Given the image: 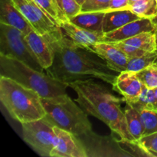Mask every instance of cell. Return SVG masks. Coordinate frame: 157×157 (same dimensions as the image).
I'll return each mask as SVG.
<instances>
[{"label":"cell","instance_id":"1","mask_svg":"<svg viewBox=\"0 0 157 157\" xmlns=\"http://www.w3.org/2000/svg\"><path fill=\"white\" fill-rule=\"evenodd\" d=\"M46 40L54 53L52 65L45 70L48 75L67 84L92 77L113 85L119 73L96 54L75 44L63 32Z\"/></svg>","mask_w":157,"mask_h":157},{"label":"cell","instance_id":"2","mask_svg":"<svg viewBox=\"0 0 157 157\" xmlns=\"http://www.w3.org/2000/svg\"><path fill=\"white\" fill-rule=\"evenodd\" d=\"M68 85L76 92L75 101L87 114L104 122L121 140L136 141L129 132L121 107L124 99L116 97L108 87L91 78L72 81Z\"/></svg>","mask_w":157,"mask_h":157},{"label":"cell","instance_id":"3","mask_svg":"<svg viewBox=\"0 0 157 157\" xmlns=\"http://www.w3.org/2000/svg\"><path fill=\"white\" fill-rule=\"evenodd\" d=\"M0 101L11 117L21 124L41 119L46 115L38 92L2 75Z\"/></svg>","mask_w":157,"mask_h":157},{"label":"cell","instance_id":"4","mask_svg":"<svg viewBox=\"0 0 157 157\" xmlns=\"http://www.w3.org/2000/svg\"><path fill=\"white\" fill-rule=\"evenodd\" d=\"M0 75L13 79L38 92L41 98L66 94L69 85L47 73L38 71L15 58L0 55Z\"/></svg>","mask_w":157,"mask_h":157},{"label":"cell","instance_id":"5","mask_svg":"<svg viewBox=\"0 0 157 157\" xmlns=\"http://www.w3.org/2000/svg\"><path fill=\"white\" fill-rule=\"evenodd\" d=\"M45 110L44 117L55 127L81 136L93 131L87 114L66 94L50 98H41Z\"/></svg>","mask_w":157,"mask_h":157},{"label":"cell","instance_id":"6","mask_svg":"<svg viewBox=\"0 0 157 157\" xmlns=\"http://www.w3.org/2000/svg\"><path fill=\"white\" fill-rule=\"evenodd\" d=\"M25 36L17 28L0 22V55L15 58L38 71H43L44 69L29 50Z\"/></svg>","mask_w":157,"mask_h":157},{"label":"cell","instance_id":"7","mask_svg":"<svg viewBox=\"0 0 157 157\" xmlns=\"http://www.w3.org/2000/svg\"><path fill=\"white\" fill-rule=\"evenodd\" d=\"M23 140L43 157H51L56 146L55 126L45 117L21 124Z\"/></svg>","mask_w":157,"mask_h":157},{"label":"cell","instance_id":"8","mask_svg":"<svg viewBox=\"0 0 157 157\" xmlns=\"http://www.w3.org/2000/svg\"><path fill=\"white\" fill-rule=\"evenodd\" d=\"M84 146L87 157H129L133 156V153L124 141L115 137L112 133L110 136H101L94 131L86 134L77 136Z\"/></svg>","mask_w":157,"mask_h":157},{"label":"cell","instance_id":"9","mask_svg":"<svg viewBox=\"0 0 157 157\" xmlns=\"http://www.w3.org/2000/svg\"><path fill=\"white\" fill-rule=\"evenodd\" d=\"M17 9L32 25L33 30L50 39L62 32L60 26L55 24L49 15L35 0H13Z\"/></svg>","mask_w":157,"mask_h":157},{"label":"cell","instance_id":"10","mask_svg":"<svg viewBox=\"0 0 157 157\" xmlns=\"http://www.w3.org/2000/svg\"><path fill=\"white\" fill-rule=\"evenodd\" d=\"M56 146L51 157H87L82 143L77 136L68 131L55 127Z\"/></svg>","mask_w":157,"mask_h":157},{"label":"cell","instance_id":"11","mask_svg":"<svg viewBox=\"0 0 157 157\" xmlns=\"http://www.w3.org/2000/svg\"><path fill=\"white\" fill-rule=\"evenodd\" d=\"M87 50L96 54L113 71L121 73L127 71L128 58L112 43L106 41L98 42L90 46Z\"/></svg>","mask_w":157,"mask_h":157},{"label":"cell","instance_id":"12","mask_svg":"<svg viewBox=\"0 0 157 157\" xmlns=\"http://www.w3.org/2000/svg\"><path fill=\"white\" fill-rule=\"evenodd\" d=\"M113 90L123 96L125 103L134 102L142 91L144 84L135 72L125 71L118 74L113 85Z\"/></svg>","mask_w":157,"mask_h":157},{"label":"cell","instance_id":"13","mask_svg":"<svg viewBox=\"0 0 157 157\" xmlns=\"http://www.w3.org/2000/svg\"><path fill=\"white\" fill-rule=\"evenodd\" d=\"M150 32H156V28L152 20L148 18H140L117 30L104 34V41L110 43L121 41L139 34Z\"/></svg>","mask_w":157,"mask_h":157},{"label":"cell","instance_id":"14","mask_svg":"<svg viewBox=\"0 0 157 157\" xmlns=\"http://www.w3.org/2000/svg\"><path fill=\"white\" fill-rule=\"evenodd\" d=\"M25 39L32 55L41 67L44 70L51 67L54 61V53L47 40L35 30H32L27 34Z\"/></svg>","mask_w":157,"mask_h":157},{"label":"cell","instance_id":"15","mask_svg":"<svg viewBox=\"0 0 157 157\" xmlns=\"http://www.w3.org/2000/svg\"><path fill=\"white\" fill-rule=\"evenodd\" d=\"M60 28L64 35L75 44L87 49L98 42L104 41V34L96 33L75 25L69 20L62 21Z\"/></svg>","mask_w":157,"mask_h":157},{"label":"cell","instance_id":"16","mask_svg":"<svg viewBox=\"0 0 157 157\" xmlns=\"http://www.w3.org/2000/svg\"><path fill=\"white\" fill-rule=\"evenodd\" d=\"M0 22L17 28L25 35L33 30L27 19L17 9L13 0H0Z\"/></svg>","mask_w":157,"mask_h":157},{"label":"cell","instance_id":"17","mask_svg":"<svg viewBox=\"0 0 157 157\" xmlns=\"http://www.w3.org/2000/svg\"><path fill=\"white\" fill-rule=\"evenodd\" d=\"M139 18L140 17L130 9L105 12L103 21V32L104 34L113 32Z\"/></svg>","mask_w":157,"mask_h":157},{"label":"cell","instance_id":"18","mask_svg":"<svg viewBox=\"0 0 157 157\" xmlns=\"http://www.w3.org/2000/svg\"><path fill=\"white\" fill-rule=\"evenodd\" d=\"M105 12H80L69 21L80 28L92 32L104 34L103 32V21Z\"/></svg>","mask_w":157,"mask_h":157},{"label":"cell","instance_id":"19","mask_svg":"<svg viewBox=\"0 0 157 157\" xmlns=\"http://www.w3.org/2000/svg\"><path fill=\"white\" fill-rule=\"evenodd\" d=\"M126 104L127 105H126V108L124 110V113H125L127 128L133 139L137 141L144 136V132L140 113L131 104H127V103Z\"/></svg>","mask_w":157,"mask_h":157},{"label":"cell","instance_id":"20","mask_svg":"<svg viewBox=\"0 0 157 157\" xmlns=\"http://www.w3.org/2000/svg\"><path fill=\"white\" fill-rule=\"evenodd\" d=\"M121 41L147 52H156L157 48L156 37L154 32H144Z\"/></svg>","mask_w":157,"mask_h":157},{"label":"cell","instance_id":"21","mask_svg":"<svg viewBox=\"0 0 157 157\" xmlns=\"http://www.w3.org/2000/svg\"><path fill=\"white\" fill-rule=\"evenodd\" d=\"M130 9L140 18L153 19L157 15V2L156 0H138L130 6Z\"/></svg>","mask_w":157,"mask_h":157},{"label":"cell","instance_id":"22","mask_svg":"<svg viewBox=\"0 0 157 157\" xmlns=\"http://www.w3.org/2000/svg\"><path fill=\"white\" fill-rule=\"evenodd\" d=\"M156 58L157 52L156 51V52H147L141 56L130 58L128 59L127 71L136 73L153 64Z\"/></svg>","mask_w":157,"mask_h":157},{"label":"cell","instance_id":"23","mask_svg":"<svg viewBox=\"0 0 157 157\" xmlns=\"http://www.w3.org/2000/svg\"><path fill=\"white\" fill-rule=\"evenodd\" d=\"M155 94L153 89H150L144 85L142 91L140 94L137 99L131 104L139 112L142 110H155ZM128 104V103H127Z\"/></svg>","mask_w":157,"mask_h":157},{"label":"cell","instance_id":"24","mask_svg":"<svg viewBox=\"0 0 157 157\" xmlns=\"http://www.w3.org/2000/svg\"><path fill=\"white\" fill-rule=\"evenodd\" d=\"M38 6L49 15L52 21L60 26L62 21L68 20L63 15L56 2V0H35Z\"/></svg>","mask_w":157,"mask_h":157},{"label":"cell","instance_id":"25","mask_svg":"<svg viewBox=\"0 0 157 157\" xmlns=\"http://www.w3.org/2000/svg\"><path fill=\"white\" fill-rule=\"evenodd\" d=\"M138 79L150 89L157 87V65L153 64L136 73Z\"/></svg>","mask_w":157,"mask_h":157},{"label":"cell","instance_id":"26","mask_svg":"<svg viewBox=\"0 0 157 157\" xmlns=\"http://www.w3.org/2000/svg\"><path fill=\"white\" fill-rule=\"evenodd\" d=\"M140 117L144 125V136L157 132V110L144 109L140 112Z\"/></svg>","mask_w":157,"mask_h":157},{"label":"cell","instance_id":"27","mask_svg":"<svg viewBox=\"0 0 157 157\" xmlns=\"http://www.w3.org/2000/svg\"><path fill=\"white\" fill-rule=\"evenodd\" d=\"M56 2L67 19H71L81 12V6L76 0H56Z\"/></svg>","mask_w":157,"mask_h":157},{"label":"cell","instance_id":"28","mask_svg":"<svg viewBox=\"0 0 157 157\" xmlns=\"http://www.w3.org/2000/svg\"><path fill=\"white\" fill-rule=\"evenodd\" d=\"M137 143L149 156H157V132L144 136Z\"/></svg>","mask_w":157,"mask_h":157},{"label":"cell","instance_id":"29","mask_svg":"<svg viewBox=\"0 0 157 157\" xmlns=\"http://www.w3.org/2000/svg\"><path fill=\"white\" fill-rule=\"evenodd\" d=\"M111 0H86L81 6V12H106Z\"/></svg>","mask_w":157,"mask_h":157},{"label":"cell","instance_id":"30","mask_svg":"<svg viewBox=\"0 0 157 157\" xmlns=\"http://www.w3.org/2000/svg\"><path fill=\"white\" fill-rule=\"evenodd\" d=\"M112 44H114V45L116 46V47H117L120 50L122 51V52L127 55L128 59L134 58V57L141 56V55H144V54H146L147 52L144 50H141V49L136 48L130 45V44H124L122 41L112 42Z\"/></svg>","mask_w":157,"mask_h":157},{"label":"cell","instance_id":"31","mask_svg":"<svg viewBox=\"0 0 157 157\" xmlns=\"http://www.w3.org/2000/svg\"><path fill=\"white\" fill-rule=\"evenodd\" d=\"M130 9L129 0H111L108 9L106 12L113 10H119V9Z\"/></svg>","mask_w":157,"mask_h":157},{"label":"cell","instance_id":"32","mask_svg":"<svg viewBox=\"0 0 157 157\" xmlns=\"http://www.w3.org/2000/svg\"><path fill=\"white\" fill-rule=\"evenodd\" d=\"M155 94V99H156V102H155V110H157V87L153 89Z\"/></svg>","mask_w":157,"mask_h":157},{"label":"cell","instance_id":"33","mask_svg":"<svg viewBox=\"0 0 157 157\" xmlns=\"http://www.w3.org/2000/svg\"><path fill=\"white\" fill-rule=\"evenodd\" d=\"M156 2H157V0H156ZM152 20V22L153 23V25H154V26H155V28H156V32L157 31V15H156V16L155 17V18H153V19H151Z\"/></svg>","mask_w":157,"mask_h":157},{"label":"cell","instance_id":"34","mask_svg":"<svg viewBox=\"0 0 157 157\" xmlns=\"http://www.w3.org/2000/svg\"><path fill=\"white\" fill-rule=\"evenodd\" d=\"M76 1H77V2L78 3V4L81 5V6H82V5L84 4V2H85L86 0H76Z\"/></svg>","mask_w":157,"mask_h":157},{"label":"cell","instance_id":"35","mask_svg":"<svg viewBox=\"0 0 157 157\" xmlns=\"http://www.w3.org/2000/svg\"><path fill=\"white\" fill-rule=\"evenodd\" d=\"M136 1H138V0H129V4H130V6H132V5H133V3L136 2Z\"/></svg>","mask_w":157,"mask_h":157},{"label":"cell","instance_id":"36","mask_svg":"<svg viewBox=\"0 0 157 157\" xmlns=\"http://www.w3.org/2000/svg\"><path fill=\"white\" fill-rule=\"evenodd\" d=\"M153 64H156V65H157V58H156V60H155V61H154V63H153Z\"/></svg>","mask_w":157,"mask_h":157},{"label":"cell","instance_id":"37","mask_svg":"<svg viewBox=\"0 0 157 157\" xmlns=\"http://www.w3.org/2000/svg\"><path fill=\"white\" fill-rule=\"evenodd\" d=\"M155 33H156V41H157V31L156 32H155Z\"/></svg>","mask_w":157,"mask_h":157},{"label":"cell","instance_id":"38","mask_svg":"<svg viewBox=\"0 0 157 157\" xmlns=\"http://www.w3.org/2000/svg\"><path fill=\"white\" fill-rule=\"evenodd\" d=\"M156 52H157V48H156Z\"/></svg>","mask_w":157,"mask_h":157}]
</instances>
